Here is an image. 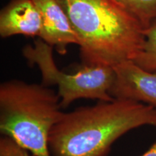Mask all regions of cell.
Returning <instances> with one entry per match:
<instances>
[{"instance_id": "9c48e42d", "label": "cell", "mask_w": 156, "mask_h": 156, "mask_svg": "<svg viewBox=\"0 0 156 156\" xmlns=\"http://www.w3.org/2000/svg\"><path fill=\"white\" fill-rule=\"evenodd\" d=\"M147 29L156 20V0H116Z\"/></svg>"}, {"instance_id": "7a4b0ae2", "label": "cell", "mask_w": 156, "mask_h": 156, "mask_svg": "<svg viewBox=\"0 0 156 156\" xmlns=\"http://www.w3.org/2000/svg\"><path fill=\"white\" fill-rule=\"evenodd\" d=\"M76 33L83 65L114 67L133 61L145 28L116 0H58Z\"/></svg>"}, {"instance_id": "30bf717a", "label": "cell", "mask_w": 156, "mask_h": 156, "mask_svg": "<svg viewBox=\"0 0 156 156\" xmlns=\"http://www.w3.org/2000/svg\"><path fill=\"white\" fill-rule=\"evenodd\" d=\"M0 156H30L29 151L9 136L0 138Z\"/></svg>"}, {"instance_id": "3957f363", "label": "cell", "mask_w": 156, "mask_h": 156, "mask_svg": "<svg viewBox=\"0 0 156 156\" xmlns=\"http://www.w3.org/2000/svg\"><path fill=\"white\" fill-rule=\"evenodd\" d=\"M64 113L58 92L42 83L11 80L0 85V132L34 156H51L49 135Z\"/></svg>"}, {"instance_id": "5b68a950", "label": "cell", "mask_w": 156, "mask_h": 156, "mask_svg": "<svg viewBox=\"0 0 156 156\" xmlns=\"http://www.w3.org/2000/svg\"><path fill=\"white\" fill-rule=\"evenodd\" d=\"M114 69L116 77L109 92L114 98L137 101L156 109V71L142 69L133 61Z\"/></svg>"}, {"instance_id": "6da1fadb", "label": "cell", "mask_w": 156, "mask_h": 156, "mask_svg": "<svg viewBox=\"0 0 156 156\" xmlns=\"http://www.w3.org/2000/svg\"><path fill=\"white\" fill-rule=\"evenodd\" d=\"M143 126L156 127V109L137 101H98L64 113L48 139L51 156H107L119 138Z\"/></svg>"}, {"instance_id": "ba28073f", "label": "cell", "mask_w": 156, "mask_h": 156, "mask_svg": "<svg viewBox=\"0 0 156 156\" xmlns=\"http://www.w3.org/2000/svg\"><path fill=\"white\" fill-rule=\"evenodd\" d=\"M133 62L142 69L156 71V20L145 29L142 50Z\"/></svg>"}, {"instance_id": "52a82bcc", "label": "cell", "mask_w": 156, "mask_h": 156, "mask_svg": "<svg viewBox=\"0 0 156 156\" xmlns=\"http://www.w3.org/2000/svg\"><path fill=\"white\" fill-rule=\"evenodd\" d=\"M41 17L32 0H12L0 13V36H39Z\"/></svg>"}, {"instance_id": "8fae6325", "label": "cell", "mask_w": 156, "mask_h": 156, "mask_svg": "<svg viewBox=\"0 0 156 156\" xmlns=\"http://www.w3.org/2000/svg\"><path fill=\"white\" fill-rule=\"evenodd\" d=\"M140 156H156V142Z\"/></svg>"}, {"instance_id": "277c9868", "label": "cell", "mask_w": 156, "mask_h": 156, "mask_svg": "<svg viewBox=\"0 0 156 156\" xmlns=\"http://www.w3.org/2000/svg\"><path fill=\"white\" fill-rule=\"evenodd\" d=\"M23 54L31 66L38 67L43 85L58 87L62 109L79 99L114 100L109 93L116 77L114 67L83 65L77 73H65L58 69L54 62L53 46L41 38L35 41L34 46H25Z\"/></svg>"}, {"instance_id": "8992f818", "label": "cell", "mask_w": 156, "mask_h": 156, "mask_svg": "<svg viewBox=\"0 0 156 156\" xmlns=\"http://www.w3.org/2000/svg\"><path fill=\"white\" fill-rule=\"evenodd\" d=\"M41 17V40L56 46L59 54L67 53L69 44L79 45V40L63 7L58 0H32Z\"/></svg>"}]
</instances>
